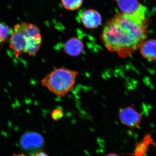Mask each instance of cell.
<instances>
[{
    "instance_id": "cell-5",
    "label": "cell",
    "mask_w": 156,
    "mask_h": 156,
    "mask_svg": "<svg viewBox=\"0 0 156 156\" xmlns=\"http://www.w3.org/2000/svg\"><path fill=\"white\" fill-rule=\"evenodd\" d=\"M20 144L23 150L27 152H33L44 147V140L42 135L39 133L29 132L21 136Z\"/></svg>"
},
{
    "instance_id": "cell-14",
    "label": "cell",
    "mask_w": 156,
    "mask_h": 156,
    "mask_svg": "<svg viewBox=\"0 0 156 156\" xmlns=\"http://www.w3.org/2000/svg\"><path fill=\"white\" fill-rule=\"evenodd\" d=\"M105 156H120L119 155L115 153H109L107 155H106Z\"/></svg>"
},
{
    "instance_id": "cell-10",
    "label": "cell",
    "mask_w": 156,
    "mask_h": 156,
    "mask_svg": "<svg viewBox=\"0 0 156 156\" xmlns=\"http://www.w3.org/2000/svg\"><path fill=\"white\" fill-rule=\"evenodd\" d=\"M13 30L10 27L3 23H0V46L3 44L7 40L10 38L13 32Z\"/></svg>"
},
{
    "instance_id": "cell-8",
    "label": "cell",
    "mask_w": 156,
    "mask_h": 156,
    "mask_svg": "<svg viewBox=\"0 0 156 156\" xmlns=\"http://www.w3.org/2000/svg\"><path fill=\"white\" fill-rule=\"evenodd\" d=\"M63 50L70 56H78L83 52L84 44L83 41L77 37L71 38L65 43Z\"/></svg>"
},
{
    "instance_id": "cell-4",
    "label": "cell",
    "mask_w": 156,
    "mask_h": 156,
    "mask_svg": "<svg viewBox=\"0 0 156 156\" xmlns=\"http://www.w3.org/2000/svg\"><path fill=\"white\" fill-rule=\"evenodd\" d=\"M123 14L145 18L147 10L138 0H115Z\"/></svg>"
},
{
    "instance_id": "cell-6",
    "label": "cell",
    "mask_w": 156,
    "mask_h": 156,
    "mask_svg": "<svg viewBox=\"0 0 156 156\" xmlns=\"http://www.w3.org/2000/svg\"><path fill=\"white\" fill-rule=\"evenodd\" d=\"M119 117L123 124L131 129L138 128L142 121L141 115L131 106L121 108L119 110Z\"/></svg>"
},
{
    "instance_id": "cell-3",
    "label": "cell",
    "mask_w": 156,
    "mask_h": 156,
    "mask_svg": "<svg viewBox=\"0 0 156 156\" xmlns=\"http://www.w3.org/2000/svg\"><path fill=\"white\" fill-rule=\"evenodd\" d=\"M78 74L77 71L55 68L42 79L41 83L56 96L63 97L73 89Z\"/></svg>"
},
{
    "instance_id": "cell-12",
    "label": "cell",
    "mask_w": 156,
    "mask_h": 156,
    "mask_svg": "<svg viewBox=\"0 0 156 156\" xmlns=\"http://www.w3.org/2000/svg\"><path fill=\"white\" fill-rule=\"evenodd\" d=\"M64 114L63 112L60 108H56L51 113L52 119L55 121H58L63 118Z\"/></svg>"
},
{
    "instance_id": "cell-9",
    "label": "cell",
    "mask_w": 156,
    "mask_h": 156,
    "mask_svg": "<svg viewBox=\"0 0 156 156\" xmlns=\"http://www.w3.org/2000/svg\"><path fill=\"white\" fill-rule=\"evenodd\" d=\"M140 48L144 58L150 61L156 60V40L144 41Z\"/></svg>"
},
{
    "instance_id": "cell-13",
    "label": "cell",
    "mask_w": 156,
    "mask_h": 156,
    "mask_svg": "<svg viewBox=\"0 0 156 156\" xmlns=\"http://www.w3.org/2000/svg\"><path fill=\"white\" fill-rule=\"evenodd\" d=\"M33 156H48V154L43 151L38 152L34 155Z\"/></svg>"
},
{
    "instance_id": "cell-15",
    "label": "cell",
    "mask_w": 156,
    "mask_h": 156,
    "mask_svg": "<svg viewBox=\"0 0 156 156\" xmlns=\"http://www.w3.org/2000/svg\"><path fill=\"white\" fill-rule=\"evenodd\" d=\"M13 156H27L23 154H14Z\"/></svg>"
},
{
    "instance_id": "cell-2",
    "label": "cell",
    "mask_w": 156,
    "mask_h": 156,
    "mask_svg": "<svg viewBox=\"0 0 156 156\" xmlns=\"http://www.w3.org/2000/svg\"><path fill=\"white\" fill-rule=\"evenodd\" d=\"M9 38L10 48L16 57L25 53L31 56L35 55L41 46V30L33 23L23 22L14 26Z\"/></svg>"
},
{
    "instance_id": "cell-1",
    "label": "cell",
    "mask_w": 156,
    "mask_h": 156,
    "mask_svg": "<svg viewBox=\"0 0 156 156\" xmlns=\"http://www.w3.org/2000/svg\"><path fill=\"white\" fill-rule=\"evenodd\" d=\"M148 17L118 13L104 26L101 41L110 52L125 58L140 48L147 37Z\"/></svg>"
},
{
    "instance_id": "cell-11",
    "label": "cell",
    "mask_w": 156,
    "mask_h": 156,
    "mask_svg": "<svg viewBox=\"0 0 156 156\" xmlns=\"http://www.w3.org/2000/svg\"><path fill=\"white\" fill-rule=\"evenodd\" d=\"M65 9L69 11H75L80 9L83 4V0H62Z\"/></svg>"
},
{
    "instance_id": "cell-7",
    "label": "cell",
    "mask_w": 156,
    "mask_h": 156,
    "mask_svg": "<svg viewBox=\"0 0 156 156\" xmlns=\"http://www.w3.org/2000/svg\"><path fill=\"white\" fill-rule=\"evenodd\" d=\"M80 21L86 28H97L101 24L102 17L98 11L94 9L84 11L80 15Z\"/></svg>"
}]
</instances>
